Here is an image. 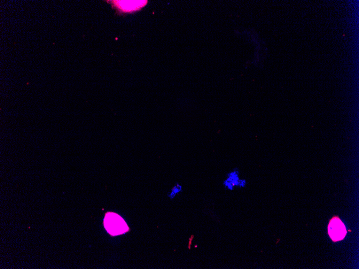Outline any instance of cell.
<instances>
[{
  "instance_id": "cell-1",
  "label": "cell",
  "mask_w": 359,
  "mask_h": 269,
  "mask_svg": "<svg viewBox=\"0 0 359 269\" xmlns=\"http://www.w3.org/2000/svg\"><path fill=\"white\" fill-rule=\"evenodd\" d=\"M104 224L107 232L112 236L122 235L129 230L126 222L118 214L113 212L106 214Z\"/></svg>"
},
{
  "instance_id": "cell-4",
  "label": "cell",
  "mask_w": 359,
  "mask_h": 269,
  "mask_svg": "<svg viewBox=\"0 0 359 269\" xmlns=\"http://www.w3.org/2000/svg\"><path fill=\"white\" fill-rule=\"evenodd\" d=\"M182 191V188L179 184L177 183L175 186L173 187L172 190L170 191V193L168 194V196L171 198H174L175 196L181 193Z\"/></svg>"
},
{
  "instance_id": "cell-3",
  "label": "cell",
  "mask_w": 359,
  "mask_h": 269,
  "mask_svg": "<svg viewBox=\"0 0 359 269\" xmlns=\"http://www.w3.org/2000/svg\"><path fill=\"white\" fill-rule=\"evenodd\" d=\"M241 178L238 169H233L226 174L225 179L223 182V186L226 190L233 191L238 188Z\"/></svg>"
},
{
  "instance_id": "cell-2",
  "label": "cell",
  "mask_w": 359,
  "mask_h": 269,
  "mask_svg": "<svg viewBox=\"0 0 359 269\" xmlns=\"http://www.w3.org/2000/svg\"><path fill=\"white\" fill-rule=\"evenodd\" d=\"M328 232L334 242L342 240L347 233L345 226L338 217H334L331 220L328 226Z\"/></svg>"
}]
</instances>
